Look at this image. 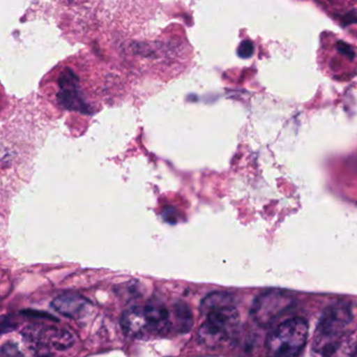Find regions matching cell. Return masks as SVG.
<instances>
[{
    "label": "cell",
    "mask_w": 357,
    "mask_h": 357,
    "mask_svg": "<svg viewBox=\"0 0 357 357\" xmlns=\"http://www.w3.org/2000/svg\"><path fill=\"white\" fill-rule=\"evenodd\" d=\"M22 313H24V315H26V317H39V319H55L56 321L55 317H52V315H50L49 313L39 312V311L34 310L22 311Z\"/></svg>",
    "instance_id": "14"
},
{
    "label": "cell",
    "mask_w": 357,
    "mask_h": 357,
    "mask_svg": "<svg viewBox=\"0 0 357 357\" xmlns=\"http://www.w3.org/2000/svg\"><path fill=\"white\" fill-rule=\"evenodd\" d=\"M52 308L56 312L72 319H80L89 311L91 303L85 296L76 292H66L54 298Z\"/></svg>",
    "instance_id": "7"
},
{
    "label": "cell",
    "mask_w": 357,
    "mask_h": 357,
    "mask_svg": "<svg viewBox=\"0 0 357 357\" xmlns=\"http://www.w3.org/2000/svg\"><path fill=\"white\" fill-rule=\"evenodd\" d=\"M24 340L43 348L66 351L74 346L75 337L68 330L43 325H31L22 331Z\"/></svg>",
    "instance_id": "5"
},
{
    "label": "cell",
    "mask_w": 357,
    "mask_h": 357,
    "mask_svg": "<svg viewBox=\"0 0 357 357\" xmlns=\"http://www.w3.org/2000/svg\"><path fill=\"white\" fill-rule=\"evenodd\" d=\"M352 321V311L346 304L328 307L319 317L315 330L313 351L323 357H331L340 347L344 331Z\"/></svg>",
    "instance_id": "1"
},
{
    "label": "cell",
    "mask_w": 357,
    "mask_h": 357,
    "mask_svg": "<svg viewBox=\"0 0 357 357\" xmlns=\"http://www.w3.org/2000/svg\"><path fill=\"white\" fill-rule=\"evenodd\" d=\"M353 357H357V344H356V348H355L354 356H353Z\"/></svg>",
    "instance_id": "15"
},
{
    "label": "cell",
    "mask_w": 357,
    "mask_h": 357,
    "mask_svg": "<svg viewBox=\"0 0 357 357\" xmlns=\"http://www.w3.org/2000/svg\"><path fill=\"white\" fill-rule=\"evenodd\" d=\"M146 319L149 330L151 331L164 332L170 328V312L165 303L158 298H152L144 306Z\"/></svg>",
    "instance_id": "8"
},
{
    "label": "cell",
    "mask_w": 357,
    "mask_h": 357,
    "mask_svg": "<svg viewBox=\"0 0 357 357\" xmlns=\"http://www.w3.org/2000/svg\"><path fill=\"white\" fill-rule=\"evenodd\" d=\"M58 100L63 107L68 109L86 112L89 105L84 101V93L80 84V79L70 68L60 74L58 79Z\"/></svg>",
    "instance_id": "6"
},
{
    "label": "cell",
    "mask_w": 357,
    "mask_h": 357,
    "mask_svg": "<svg viewBox=\"0 0 357 357\" xmlns=\"http://www.w3.org/2000/svg\"><path fill=\"white\" fill-rule=\"evenodd\" d=\"M296 300L289 291L273 289L263 292L255 298L250 317L261 327H269L294 306Z\"/></svg>",
    "instance_id": "4"
},
{
    "label": "cell",
    "mask_w": 357,
    "mask_h": 357,
    "mask_svg": "<svg viewBox=\"0 0 357 357\" xmlns=\"http://www.w3.org/2000/svg\"><path fill=\"white\" fill-rule=\"evenodd\" d=\"M234 306V296L225 291H214L204 296L200 303L199 310L204 317L225 307Z\"/></svg>",
    "instance_id": "10"
},
{
    "label": "cell",
    "mask_w": 357,
    "mask_h": 357,
    "mask_svg": "<svg viewBox=\"0 0 357 357\" xmlns=\"http://www.w3.org/2000/svg\"><path fill=\"white\" fill-rule=\"evenodd\" d=\"M308 331V323L302 317L284 321L267 336L266 357H300Z\"/></svg>",
    "instance_id": "2"
},
{
    "label": "cell",
    "mask_w": 357,
    "mask_h": 357,
    "mask_svg": "<svg viewBox=\"0 0 357 357\" xmlns=\"http://www.w3.org/2000/svg\"><path fill=\"white\" fill-rule=\"evenodd\" d=\"M174 317L177 331L181 333H188L191 331L194 325V317L187 303L183 302V301H177L175 303Z\"/></svg>",
    "instance_id": "11"
},
{
    "label": "cell",
    "mask_w": 357,
    "mask_h": 357,
    "mask_svg": "<svg viewBox=\"0 0 357 357\" xmlns=\"http://www.w3.org/2000/svg\"><path fill=\"white\" fill-rule=\"evenodd\" d=\"M240 315L235 306L212 311L198 331L200 344L208 348H220L235 340L239 331Z\"/></svg>",
    "instance_id": "3"
},
{
    "label": "cell",
    "mask_w": 357,
    "mask_h": 357,
    "mask_svg": "<svg viewBox=\"0 0 357 357\" xmlns=\"http://www.w3.org/2000/svg\"><path fill=\"white\" fill-rule=\"evenodd\" d=\"M121 328L129 337H142L149 330L144 307L132 306L123 312L120 321Z\"/></svg>",
    "instance_id": "9"
},
{
    "label": "cell",
    "mask_w": 357,
    "mask_h": 357,
    "mask_svg": "<svg viewBox=\"0 0 357 357\" xmlns=\"http://www.w3.org/2000/svg\"><path fill=\"white\" fill-rule=\"evenodd\" d=\"M254 53V45L250 41H243L238 49V55L241 58H250Z\"/></svg>",
    "instance_id": "13"
},
{
    "label": "cell",
    "mask_w": 357,
    "mask_h": 357,
    "mask_svg": "<svg viewBox=\"0 0 357 357\" xmlns=\"http://www.w3.org/2000/svg\"><path fill=\"white\" fill-rule=\"evenodd\" d=\"M0 357H26L14 342H6L0 350Z\"/></svg>",
    "instance_id": "12"
}]
</instances>
